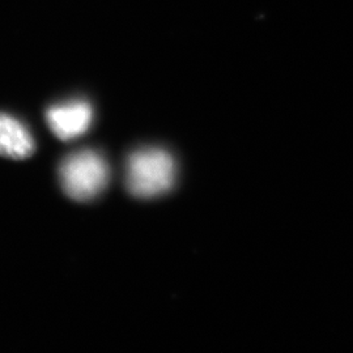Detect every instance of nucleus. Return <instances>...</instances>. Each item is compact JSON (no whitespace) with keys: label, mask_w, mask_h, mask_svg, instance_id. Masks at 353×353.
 Returning <instances> with one entry per match:
<instances>
[{"label":"nucleus","mask_w":353,"mask_h":353,"mask_svg":"<svg viewBox=\"0 0 353 353\" xmlns=\"http://www.w3.org/2000/svg\"><path fill=\"white\" fill-rule=\"evenodd\" d=\"M110 176L103 156L92 150L71 153L62 161L59 179L64 192L77 202H88L106 189Z\"/></svg>","instance_id":"obj_2"},{"label":"nucleus","mask_w":353,"mask_h":353,"mask_svg":"<svg viewBox=\"0 0 353 353\" xmlns=\"http://www.w3.org/2000/svg\"><path fill=\"white\" fill-rule=\"evenodd\" d=\"M176 176L174 159L161 148H141L127 159V190L137 198L164 195L174 186Z\"/></svg>","instance_id":"obj_1"},{"label":"nucleus","mask_w":353,"mask_h":353,"mask_svg":"<svg viewBox=\"0 0 353 353\" xmlns=\"http://www.w3.org/2000/svg\"><path fill=\"white\" fill-rule=\"evenodd\" d=\"M93 121V109L83 100L64 102L50 106L46 112V122L58 139H76L85 134Z\"/></svg>","instance_id":"obj_3"},{"label":"nucleus","mask_w":353,"mask_h":353,"mask_svg":"<svg viewBox=\"0 0 353 353\" xmlns=\"http://www.w3.org/2000/svg\"><path fill=\"white\" fill-rule=\"evenodd\" d=\"M34 147L32 134L19 119L0 113V156L23 160L33 154Z\"/></svg>","instance_id":"obj_4"}]
</instances>
